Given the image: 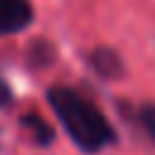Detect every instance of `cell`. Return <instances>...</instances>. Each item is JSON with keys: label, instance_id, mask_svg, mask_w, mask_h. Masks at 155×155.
Instances as JSON below:
<instances>
[{"label": "cell", "instance_id": "cell-3", "mask_svg": "<svg viewBox=\"0 0 155 155\" xmlns=\"http://www.w3.org/2000/svg\"><path fill=\"white\" fill-rule=\"evenodd\" d=\"M92 65L99 75L104 78H116L121 75V58L111 51V48H97L92 53Z\"/></svg>", "mask_w": 155, "mask_h": 155}, {"label": "cell", "instance_id": "cell-5", "mask_svg": "<svg viewBox=\"0 0 155 155\" xmlns=\"http://www.w3.org/2000/svg\"><path fill=\"white\" fill-rule=\"evenodd\" d=\"M138 116H140V124H143V128L148 131V136L155 140V104H145Z\"/></svg>", "mask_w": 155, "mask_h": 155}, {"label": "cell", "instance_id": "cell-4", "mask_svg": "<svg viewBox=\"0 0 155 155\" xmlns=\"http://www.w3.org/2000/svg\"><path fill=\"white\" fill-rule=\"evenodd\" d=\"M22 126L29 131V136H31L34 143H39V145H48V143L53 140V131H51V126H48L41 116H36V114H27V116H22Z\"/></svg>", "mask_w": 155, "mask_h": 155}, {"label": "cell", "instance_id": "cell-1", "mask_svg": "<svg viewBox=\"0 0 155 155\" xmlns=\"http://www.w3.org/2000/svg\"><path fill=\"white\" fill-rule=\"evenodd\" d=\"M48 102L65 126L68 136L75 140V145L85 153H97L114 143L116 133L107 116L80 92L70 87H51L48 90Z\"/></svg>", "mask_w": 155, "mask_h": 155}, {"label": "cell", "instance_id": "cell-2", "mask_svg": "<svg viewBox=\"0 0 155 155\" xmlns=\"http://www.w3.org/2000/svg\"><path fill=\"white\" fill-rule=\"evenodd\" d=\"M31 22L29 0H0V34H15Z\"/></svg>", "mask_w": 155, "mask_h": 155}, {"label": "cell", "instance_id": "cell-6", "mask_svg": "<svg viewBox=\"0 0 155 155\" xmlns=\"http://www.w3.org/2000/svg\"><path fill=\"white\" fill-rule=\"evenodd\" d=\"M10 99H12V92H10L7 82H5V80H0V107H5Z\"/></svg>", "mask_w": 155, "mask_h": 155}]
</instances>
